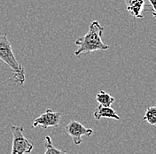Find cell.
<instances>
[{"label":"cell","instance_id":"7a4b0ae2","mask_svg":"<svg viewBox=\"0 0 156 154\" xmlns=\"http://www.w3.org/2000/svg\"><path fill=\"white\" fill-rule=\"evenodd\" d=\"M0 60L12 70V77L15 82L19 85H23L25 82V70L15 58L6 34L0 35Z\"/></svg>","mask_w":156,"mask_h":154},{"label":"cell","instance_id":"5b68a950","mask_svg":"<svg viewBox=\"0 0 156 154\" xmlns=\"http://www.w3.org/2000/svg\"><path fill=\"white\" fill-rule=\"evenodd\" d=\"M62 114L58 112H53L51 109H47L45 113L38 116L34 121L33 127L36 128L37 126H41L43 129H47L50 127L57 128L60 122Z\"/></svg>","mask_w":156,"mask_h":154},{"label":"cell","instance_id":"8992f818","mask_svg":"<svg viewBox=\"0 0 156 154\" xmlns=\"http://www.w3.org/2000/svg\"><path fill=\"white\" fill-rule=\"evenodd\" d=\"M126 4L127 11L130 12L133 17L136 18H143V12H146V7L151 9L150 5L146 6L144 0H124ZM152 12V9H151Z\"/></svg>","mask_w":156,"mask_h":154},{"label":"cell","instance_id":"9c48e42d","mask_svg":"<svg viewBox=\"0 0 156 154\" xmlns=\"http://www.w3.org/2000/svg\"><path fill=\"white\" fill-rule=\"evenodd\" d=\"M44 148H45L44 154H68L66 152H64V151H60V150H58L57 148H55L53 144H52V141H51V137L49 135L45 136Z\"/></svg>","mask_w":156,"mask_h":154},{"label":"cell","instance_id":"30bf717a","mask_svg":"<svg viewBox=\"0 0 156 154\" xmlns=\"http://www.w3.org/2000/svg\"><path fill=\"white\" fill-rule=\"evenodd\" d=\"M142 121H147L150 125L154 126L156 124V106H149L146 109L145 116Z\"/></svg>","mask_w":156,"mask_h":154},{"label":"cell","instance_id":"6da1fadb","mask_svg":"<svg viewBox=\"0 0 156 154\" xmlns=\"http://www.w3.org/2000/svg\"><path fill=\"white\" fill-rule=\"evenodd\" d=\"M103 30L104 28L98 20L92 21L87 33L75 41V44L78 46V49L75 51V55L79 58L82 53L89 54L96 51H107L108 45L104 44L101 39Z\"/></svg>","mask_w":156,"mask_h":154},{"label":"cell","instance_id":"277c9868","mask_svg":"<svg viewBox=\"0 0 156 154\" xmlns=\"http://www.w3.org/2000/svg\"><path fill=\"white\" fill-rule=\"evenodd\" d=\"M66 133L68 134L73 143L76 145H79L82 143V137L83 136H90L93 134L92 128H85L81 122L77 121H69L64 128Z\"/></svg>","mask_w":156,"mask_h":154},{"label":"cell","instance_id":"3957f363","mask_svg":"<svg viewBox=\"0 0 156 154\" xmlns=\"http://www.w3.org/2000/svg\"><path fill=\"white\" fill-rule=\"evenodd\" d=\"M12 135V144L11 154H28L34 148L33 144L24 135V128L22 126H10Z\"/></svg>","mask_w":156,"mask_h":154},{"label":"cell","instance_id":"ba28073f","mask_svg":"<svg viewBox=\"0 0 156 154\" xmlns=\"http://www.w3.org/2000/svg\"><path fill=\"white\" fill-rule=\"evenodd\" d=\"M96 100L98 105L103 106H111V105L115 102V97L104 90H100L96 95Z\"/></svg>","mask_w":156,"mask_h":154},{"label":"cell","instance_id":"8fae6325","mask_svg":"<svg viewBox=\"0 0 156 154\" xmlns=\"http://www.w3.org/2000/svg\"><path fill=\"white\" fill-rule=\"evenodd\" d=\"M148 1H149V3H150V7H151V9H152V13H153V16L155 18L156 17V12H155L156 0H148Z\"/></svg>","mask_w":156,"mask_h":154},{"label":"cell","instance_id":"52a82bcc","mask_svg":"<svg viewBox=\"0 0 156 154\" xmlns=\"http://www.w3.org/2000/svg\"><path fill=\"white\" fill-rule=\"evenodd\" d=\"M93 117L96 121H99L101 118H110L115 120L121 119L113 108H111L110 106H103L101 105L97 106L96 110L93 113Z\"/></svg>","mask_w":156,"mask_h":154}]
</instances>
